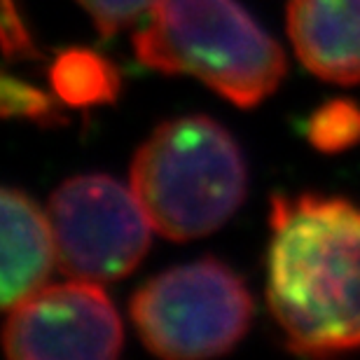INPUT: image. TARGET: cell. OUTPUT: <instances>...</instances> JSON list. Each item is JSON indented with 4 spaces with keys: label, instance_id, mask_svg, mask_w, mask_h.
<instances>
[{
    "label": "cell",
    "instance_id": "ba28073f",
    "mask_svg": "<svg viewBox=\"0 0 360 360\" xmlns=\"http://www.w3.org/2000/svg\"><path fill=\"white\" fill-rule=\"evenodd\" d=\"M56 243L47 211L26 192L3 190V278L0 302L10 311L47 285L54 269Z\"/></svg>",
    "mask_w": 360,
    "mask_h": 360
},
{
    "label": "cell",
    "instance_id": "52a82bcc",
    "mask_svg": "<svg viewBox=\"0 0 360 360\" xmlns=\"http://www.w3.org/2000/svg\"><path fill=\"white\" fill-rule=\"evenodd\" d=\"M288 35L316 77L360 84V0H290Z\"/></svg>",
    "mask_w": 360,
    "mask_h": 360
},
{
    "label": "cell",
    "instance_id": "8fae6325",
    "mask_svg": "<svg viewBox=\"0 0 360 360\" xmlns=\"http://www.w3.org/2000/svg\"><path fill=\"white\" fill-rule=\"evenodd\" d=\"M0 98H3L5 117H24L40 122V124H47V122L52 124L56 117H61V112L56 110V105L61 103L59 98L47 96V94L12 75L3 77V96Z\"/></svg>",
    "mask_w": 360,
    "mask_h": 360
},
{
    "label": "cell",
    "instance_id": "4fadbf2b",
    "mask_svg": "<svg viewBox=\"0 0 360 360\" xmlns=\"http://www.w3.org/2000/svg\"><path fill=\"white\" fill-rule=\"evenodd\" d=\"M3 52L7 61L35 59V56H40L12 0H5L3 5Z\"/></svg>",
    "mask_w": 360,
    "mask_h": 360
},
{
    "label": "cell",
    "instance_id": "5b68a950",
    "mask_svg": "<svg viewBox=\"0 0 360 360\" xmlns=\"http://www.w3.org/2000/svg\"><path fill=\"white\" fill-rule=\"evenodd\" d=\"M47 215L61 271L94 283L131 274L155 229L134 190L101 174L61 183L49 197Z\"/></svg>",
    "mask_w": 360,
    "mask_h": 360
},
{
    "label": "cell",
    "instance_id": "7a4b0ae2",
    "mask_svg": "<svg viewBox=\"0 0 360 360\" xmlns=\"http://www.w3.org/2000/svg\"><path fill=\"white\" fill-rule=\"evenodd\" d=\"M134 49L148 68L190 75L239 108L262 103L285 77L283 49L236 0H157Z\"/></svg>",
    "mask_w": 360,
    "mask_h": 360
},
{
    "label": "cell",
    "instance_id": "7c38bea8",
    "mask_svg": "<svg viewBox=\"0 0 360 360\" xmlns=\"http://www.w3.org/2000/svg\"><path fill=\"white\" fill-rule=\"evenodd\" d=\"M101 35H115L153 10L157 0H77Z\"/></svg>",
    "mask_w": 360,
    "mask_h": 360
},
{
    "label": "cell",
    "instance_id": "6da1fadb",
    "mask_svg": "<svg viewBox=\"0 0 360 360\" xmlns=\"http://www.w3.org/2000/svg\"><path fill=\"white\" fill-rule=\"evenodd\" d=\"M267 302L297 356L360 351V206L326 194H276Z\"/></svg>",
    "mask_w": 360,
    "mask_h": 360
},
{
    "label": "cell",
    "instance_id": "277c9868",
    "mask_svg": "<svg viewBox=\"0 0 360 360\" xmlns=\"http://www.w3.org/2000/svg\"><path fill=\"white\" fill-rule=\"evenodd\" d=\"M129 311L155 356L199 360L227 354L243 340L253 321V297L234 269L204 257L143 283Z\"/></svg>",
    "mask_w": 360,
    "mask_h": 360
},
{
    "label": "cell",
    "instance_id": "8992f818",
    "mask_svg": "<svg viewBox=\"0 0 360 360\" xmlns=\"http://www.w3.org/2000/svg\"><path fill=\"white\" fill-rule=\"evenodd\" d=\"M3 342L12 360H94L117 356L124 333L103 288L73 278L12 307Z\"/></svg>",
    "mask_w": 360,
    "mask_h": 360
},
{
    "label": "cell",
    "instance_id": "3957f363",
    "mask_svg": "<svg viewBox=\"0 0 360 360\" xmlns=\"http://www.w3.org/2000/svg\"><path fill=\"white\" fill-rule=\"evenodd\" d=\"M246 162L225 127L204 115L164 122L136 150L131 190L167 239L213 234L246 197Z\"/></svg>",
    "mask_w": 360,
    "mask_h": 360
},
{
    "label": "cell",
    "instance_id": "9c48e42d",
    "mask_svg": "<svg viewBox=\"0 0 360 360\" xmlns=\"http://www.w3.org/2000/svg\"><path fill=\"white\" fill-rule=\"evenodd\" d=\"M49 84L63 105L96 108L112 103L120 94V73L94 49L73 47L61 52L49 66Z\"/></svg>",
    "mask_w": 360,
    "mask_h": 360
},
{
    "label": "cell",
    "instance_id": "30bf717a",
    "mask_svg": "<svg viewBox=\"0 0 360 360\" xmlns=\"http://www.w3.org/2000/svg\"><path fill=\"white\" fill-rule=\"evenodd\" d=\"M309 143L326 155H337L360 143V105L349 98L323 103L307 122Z\"/></svg>",
    "mask_w": 360,
    "mask_h": 360
}]
</instances>
